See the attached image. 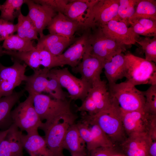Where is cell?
<instances>
[{
    "label": "cell",
    "mask_w": 156,
    "mask_h": 156,
    "mask_svg": "<svg viewBox=\"0 0 156 156\" xmlns=\"http://www.w3.org/2000/svg\"><path fill=\"white\" fill-rule=\"evenodd\" d=\"M2 46L0 45V56H1L4 54V50H3Z\"/></svg>",
    "instance_id": "bcb514c9"
},
{
    "label": "cell",
    "mask_w": 156,
    "mask_h": 156,
    "mask_svg": "<svg viewBox=\"0 0 156 156\" xmlns=\"http://www.w3.org/2000/svg\"><path fill=\"white\" fill-rule=\"evenodd\" d=\"M21 140L23 148L30 156H52L44 138L38 133L27 135L22 134Z\"/></svg>",
    "instance_id": "603a6c76"
},
{
    "label": "cell",
    "mask_w": 156,
    "mask_h": 156,
    "mask_svg": "<svg viewBox=\"0 0 156 156\" xmlns=\"http://www.w3.org/2000/svg\"><path fill=\"white\" fill-rule=\"evenodd\" d=\"M38 50L40 54V64L44 68L51 69L56 67L64 66L57 56L54 55L44 49Z\"/></svg>",
    "instance_id": "74e56055"
},
{
    "label": "cell",
    "mask_w": 156,
    "mask_h": 156,
    "mask_svg": "<svg viewBox=\"0 0 156 156\" xmlns=\"http://www.w3.org/2000/svg\"><path fill=\"white\" fill-rule=\"evenodd\" d=\"M119 0H98L89 9L86 23L101 27L114 20L116 16Z\"/></svg>",
    "instance_id": "30bf717a"
},
{
    "label": "cell",
    "mask_w": 156,
    "mask_h": 156,
    "mask_svg": "<svg viewBox=\"0 0 156 156\" xmlns=\"http://www.w3.org/2000/svg\"><path fill=\"white\" fill-rule=\"evenodd\" d=\"M90 27L68 18L63 13L59 12L53 18L47 27L50 34L62 36L68 38L75 37L77 32H82Z\"/></svg>",
    "instance_id": "7c38bea8"
},
{
    "label": "cell",
    "mask_w": 156,
    "mask_h": 156,
    "mask_svg": "<svg viewBox=\"0 0 156 156\" xmlns=\"http://www.w3.org/2000/svg\"><path fill=\"white\" fill-rule=\"evenodd\" d=\"M117 152L115 146L101 147L90 151V156H113Z\"/></svg>",
    "instance_id": "b9f144b4"
},
{
    "label": "cell",
    "mask_w": 156,
    "mask_h": 156,
    "mask_svg": "<svg viewBox=\"0 0 156 156\" xmlns=\"http://www.w3.org/2000/svg\"><path fill=\"white\" fill-rule=\"evenodd\" d=\"M82 118V121L88 125L94 138L97 148L101 147L114 146L105 133L96 124L91 120Z\"/></svg>",
    "instance_id": "e575fe53"
},
{
    "label": "cell",
    "mask_w": 156,
    "mask_h": 156,
    "mask_svg": "<svg viewBox=\"0 0 156 156\" xmlns=\"http://www.w3.org/2000/svg\"><path fill=\"white\" fill-rule=\"evenodd\" d=\"M128 22L137 35L150 37L156 36V20L135 17L129 18Z\"/></svg>",
    "instance_id": "4316f807"
},
{
    "label": "cell",
    "mask_w": 156,
    "mask_h": 156,
    "mask_svg": "<svg viewBox=\"0 0 156 156\" xmlns=\"http://www.w3.org/2000/svg\"><path fill=\"white\" fill-rule=\"evenodd\" d=\"M71 125L62 121L55 123L44 131L47 147L52 156H64L63 143L66 131Z\"/></svg>",
    "instance_id": "4fadbf2b"
},
{
    "label": "cell",
    "mask_w": 156,
    "mask_h": 156,
    "mask_svg": "<svg viewBox=\"0 0 156 156\" xmlns=\"http://www.w3.org/2000/svg\"><path fill=\"white\" fill-rule=\"evenodd\" d=\"M147 134L152 140H156V115H149Z\"/></svg>",
    "instance_id": "7bdbcfd3"
},
{
    "label": "cell",
    "mask_w": 156,
    "mask_h": 156,
    "mask_svg": "<svg viewBox=\"0 0 156 156\" xmlns=\"http://www.w3.org/2000/svg\"><path fill=\"white\" fill-rule=\"evenodd\" d=\"M63 148L68 150L71 156H87L89 155L86 143L81 137L76 124L70 125L68 128Z\"/></svg>",
    "instance_id": "ffe728a7"
},
{
    "label": "cell",
    "mask_w": 156,
    "mask_h": 156,
    "mask_svg": "<svg viewBox=\"0 0 156 156\" xmlns=\"http://www.w3.org/2000/svg\"><path fill=\"white\" fill-rule=\"evenodd\" d=\"M64 156H65V155Z\"/></svg>",
    "instance_id": "681fc988"
},
{
    "label": "cell",
    "mask_w": 156,
    "mask_h": 156,
    "mask_svg": "<svg viewBox=\"0 0 156 156\" xmlns=\"http://www.w3.org/2000/svg\"><path fill=\"white\" fill-rule=\"evenodd\" d=\"M8 131V129L5 131L0 130V145L2 140L5 138Z\"/></svg>",
    "instance_id": "f6af8a7d"
},
{
    "label": "cell",
    "mask_w": 156,
    "mask_h": 156,
    "mask_svg": "<svg viewBox=\"0 0 156 156\" xmlns=\"http://www.w3.org/2000/svg\"><path fill=\"white\" fill-rule=\"evenodd\" d=\"M91 26L85 29L82 34L69 48L57 57L64 66L67 65L72 68L77 66L81 62L85 52L90 46V36Z\"/></svg>",
    "instance_id": "8fae6325"
},
{
    "label": "cell",
    "mask_w": 156,
    "mask_h": 156,
    "mask_svg": "<svg viewBox=\"0 0 156 156\" xmlns=\"http://www.w3.org/2000/svg\"><path fill=\"white\" fill-rule=\"evenodd\" d=\"M90 47L84 54L82 61L76 67L72 68V71L79 73L80 78L92 85L101 79L100 75L103 69L105 60L90 53Z\"/></svg>",
    "instance_id": "9c48e42d"
},
{
    "label": "cell",
    "mask_w": 156,
    "mask_h": 156,
    "mask_svg": "<svg viewBox=\"0 0 156 156\" xmlns=\"http://www.w3.org/2000/svg\"><path fill=\"white\" fill-rule=\"evenodd\" d=\"M23 94V92H13L10 95L0 98V130L9 129L13 124L11 110Z\"/></svg>",
    "instance_id": "cb8c5ba5"
},
{
    "label": "cell",
    "mask_w": 156,
    "mask_h": 156,
    "mask_svg": "<svg viewBox=\"0 0 156 156\" xmlns=\"http://www.w3.org/2000/svg\"><path fill=\"white\" fill-rule=\"evenodd\" d=\"M112 97L117 101L123 110L144 111L145 99L143 92L127 81L108 85Z\"/></svg>",
    "instance_id": "277c9868"
},
{
    "label": "cell",
    "mask_w": 156,
    "mask_h": 156,
    "mask_svg": "<svg viewBox=\"0 0 156 156\" xmlns=\"http://www.w3.org/2000/svg\"><path fill=\"white\" fill-rule=\"evenodd\" d=\"M136 42L142 47L145 55V59L156 63V36L150 37L139 36L136 38Z\"/></svg>",
    "instance_id": "836d02e7"
},
{
    "label": "cell",
    "mask_w": 156,
    "mask_h": 156,
    "mask_svg": "<svg viewBox=\"0 0 156 156\" xmlns=\"http://www.w3.org/2000/svg\"><path fill=\"white\" fill-rule=\"evenodd\" d=\"M148 156H156V140H152L148 152Z\"/></svg>",
    "instance_id": "ee69618b"
},
{
    "label": "cell",
    "mask_w": 156,
    "mask_h": 156,
    "mask_svg": "<svg viewBox=\"0 0 156 156\" xmlns=\"http://www.w3.org/2000/svg\"><path fill=\"white\" fill-rule=\"evenodd\" d=\"M74 37L68 38L60 36L49 34L40 37L36 48L44 49L55 56L62 54L64 51L77 39Z\"/></svg>",
    "instance_id": "d6986e66"
},
{
    "label": "cell",
    "mask_w": 156,
    "mask_h": 156,
    "mask_svg": "<svg viewBox=\"0 0 156 156\" xmlns=\"http://www.w3.org/2000/svg\"><path fill=\"white\" fill-rule=\"evenodd\" d=\"M17 25L0 18V41L4 40L16 31Z\"/></svg>",
    "instance_id": "ab89813d"
},
{
    "label": "cell",
    "mask_w": 156,
    "mask_h": 156,
    "mask_svg": "<svg viewBox=\"0 0 156 156\" xmlns=\"http://www.w3.org/2000/svg\"><path fill=\"white\" fill-rule=\"evenodd\" d=\"M4 54L15 58L25 62L34 70L40 68L41 65L39 50L35 49L26 52H18L4 50Z\"/></svg>",
    "instance_id": "4dcf8cb0"
},
{
    "label": "cell",
    "mask_w": 156,
    "mask_h": 156,
    "mask_svg": "<svg viewBox=\"0 0 156 156\" xmlns=\"http://www.w3.org/2000/svg\"><path fill=\"white\" fill-rule=\"evenodd\" d=\"M26 0H6L1 4L0 18L12 22L21 12L22 5Z\"/></svg>",
    "instance_id": "f546056e"
},
{
    "label": "cell",
    "mask_w": 156,
    "mask_h": 156,
    "mask_svg": "<svg viewBox=\"0 0 156 156\" xmlns=\"http://www.w3.org/2000/svg\"><path fill=\"white\" fill-rule=\"evenodd\" d=\"M50 69L44 68L34 70V73L27 76L25 81V90L29 95H32L47 92L49 78L48 74Z\"/></svg>",
    "instance_id": "d4e9b609"
},
{
    "label": "cell",
    "mask_w": 156,
    "mask_h": 156,
    "mask_svg": "<svg viewBox=\"0 0 156 156\" xmlns=\"http://www.w3.org/2000/svg\"><path fill=\"white\" fill-rule=\"evenodd\" d=\"M135 17L156 20V0H139L135 13L130 18Z\"/></svg>",
    "instance_id": "d6a6232c"
},
{
    "label": "cell",
    "mask_w": 156,
    "mask_h": 156,
    "mask_svg": "<svg viewBox=\"0 0 156 156\" xmlns=\"http://www.w3.org/2000/svg\"><path fill=\"white\" fill-rule=\"evenodd\" d=\"M126 81L135 86L156 84V66L155 63L128 52L125 54Z\"/></svg>",
    "instance_id": "3957f363"
},
{
    "label": "cell",
    "mask_w": 156,
    "mask_h": 156,
    "mask_svg": "<svg viewBox=\"0 0 156 156\" xmlns=\"http://www.w3.org/2000/svg\"><path fill=\"white\" fill-rule=\"evenodd\" d=\"M77 110L88 113L90 115H94L98 113L94 101L88 94L82 101L81 106L78 108Z\"/></svg>",
    "instance_id": "60d3db41"
},
{
    "label": "cell",
    "mask_w": 156,
    "mask_h": 156,
    "mask_svg": "<svg viewBox=\"0 0 156 156\" xmlns=\"http://www.w3.org/2000/svg\"><path fill=\"white\" fill-rule=\"evenodd\" d=\"M29 12L27 16L33 22L40 37L44 35V30L57 13L49 6L26 0Z\"/></svg>",
    "instance_id": "9a60e30c"
},
{
    "label": "cell",
    "mask_w": 156,
    "mask_h": 156,
    "mask_svg": "<svg viewBox=\"0 0 156 156\" xmlns=\"http://www.w3.org/2000/svg\"><path fill=\"white\" fill-rule=\"evenodd\" d=\"M152 140L146 134H135L128 137L122 143L115 147L118 152L125 156H148Z\"/></svg>",
    "instance_id": "5bb4252c"
},
{
    "label": "cell",
    "mask_w": 156,
    "mask_h": 156,
    "mask_svg": "<svg viewBox=\"0 0 156 156\" xmlns=\"http://www.w3.org/2000/svg\"><path fill=\"white\" fill-rule=\"evenodd\" d=\"M120 112L123 127L127 137L135 134H148L150 114L142 111H125L121 108Z\"/></svg>",
    "instance_id": "e0dca14e"
},
{
    "label": "cell",
    "mask_w": 156,
    "mask_h": 156,
    "mask_svg": "<svg viewBox=\"0 0 156 156\" xmlns=\"http://www.w3.org/2000/svg\"><path fill=\"white\" fill-rule=\"evenodd\" d=\"M0 5H1V4H0Z\"/></svg>",
    "instance_id": "c3c4849f"
},
{
    "label": "cell",
    "mask_w": 156,
    "mask_h": 156,
    "mask_svg": "<svg viewBox=\"0 0 156 156\" xmlns=\"http://www.w3.org/2000/svg\"><path fill=\"white\" fill-rule=\"evenodd\" d=\"M27 66L25 64H22L16 60L10 66L0 63V98L11 94L16 87L25 81Z\"/></svg>",
    "instance_id": "ba28073f"
},
{
    "label": "cell",
    "mask_w": 156,
    "mask_h": 156,
    "mask_svg": "<svg viewBox=\"0 0 156 156\" xmlns=\"http://www.w3.org/2000/svg\"><path fill=\"white\" fill-rule=\"evenodd\" d=\"M76 125L81 137L86 143L89 154L90 151L97 148L93 135L86 123L82 121Z\"/></svg>",
    "instance_id": "d590c367"
},
{
    "label": "cell",
    "mask_w": 156,
    "mask_h": 156,
    "mask_svg": "<svg viewBox=\"0 0 156 156\" xmlns=\"http://www.w3.org/2000/svg\"><path fill=\"white\" fill-rule=\"evenodd\" d=\"M16 24L17 35L27 40H38V33L33 22L27 15L21 12L18 17Z\"/></svg>",
    "instance_id": "83f0119b"
},
{
    "label": "cell",
    "mask_w": 156,
    "mask_h": 156,
    "mask_svg": "<svg viewBox=\"0 0 156 156\" xmlns=\"http://www.w3.org/2000/svg\"><path fill=\"white\" fill-rule=\"evenodd\" d=\"M49 75L55 78L62 87L66 88L72 100L83 101L88 94L92 85L74 76L68 68L50 69Z\"/></svg>",
    "instance_id": "52a82bcc"
},
{
    "label": "cell",
    "mask_w": 156,
    "mask_h": 156,
    "mask_svg": "<svg viewBox=\"0 0 156 156\" xmlns=\"http://www.w3.org/2000/svg\"><path fill=\"white\" fill-rule=\"evenodd\" d=\"M35 2L47 5L56 12L63 13L66 5L70 1L68 0H34Z\"/></svg>",
    "instance_id": "f35d334b"
},
{
    "label": "cell",
    "mask_w": 156,
    "mask_h": 156,
    "mask_svg": "<svg viewBox=\"0 0 156 156\" xmlns=\"http://www.w3.org/2000/svg\"><path fill=\"white\" fill-rule=\"evenodd\" d=\"M108 89L106 81L101 80L93 84L88 92V94L96 105L98 113L108 110L116 101Z\"/></svg>",
    "instance_id": "44dd1931"
},
{
    "label": "cell",
    "mask_w": 156,
    "mask_h": 156,
    "mask_svg": "<svg viewBox=\"0 0 156 156\" xmlns=\"http://www.w3.org/2000/svg\"><path fill=\"white\" fill-rule=\"evenodd\" d=\"M101 27L106 35L125 46L136 43V38L139 36L131 27H128L125 23L115 20L110 21Z\"/></svg>",
    "instance_id": "2e32d148"
},
{
    "label": "cell",
    "mask_w": 156,
    "mask_h": 156,
    "mask_svg": "<svg viewBox=\"0 0 156 156\" xmlns=\"http://www.w3.org/2000/svg\"><path fill=\"white\" fill-rule=\"evenodd\" d=\"M139 0H119L117 14L114 19L129 25V20L135 13Z\"/></svg>",
    "instance_id": "1f68e13d"
},
{
    "label": "cell",
    "mask_w": 156,
    "mask_h": 156,
    "mask_svg": "<svg viewBox=\"0 0 156 156\" xmlns=\"http://www.w3.org/2000/svg\"><path fill=\"white\" fill-rule=\"evenodd\" d=\"M103 69L108 85L116 83L118 80L125 77L126 67L125 54L122 53L105 60Z\"/></svg>",
    "instance_id": "7402d4cb"
},
{
    "label": "cell",
    "mask_w": 156,
    "mask_h": 156,
    "mask_svg": "<svg viewBox=\"0 0 156 156\" xmlns=\"http://www.w3.org/2000/svg\"><path fill=\"white\" fill-rule=\"evenodd\" d=\"M11 116L13 123L27 134L38 133V129H42L44 127V123L35 110L31 95L12 111Z\"/></svg>",
    "instance_id": "5b68a950"
},
{
    "label": "cell",
    "mask_w": 156,
    "mask_h": 156,
    "mask_svg": "<svg viewBox=\"0 0 156 156\" xmlns=\"http://www.w3.org/2000/svg\"><path fill=\"white\" fill-rule=\"evenodd\" d=\"M143 92L145 99L144 112L156 115V84L151 85L146 91Z\"/></svg>",
    "instance_id": "8d00e7d4"
},
{
    "label": "cell",
    "mask_w": 156,
    "mask_h": 156,
    "mask_svg": "<svg viewBox=\"0 0 156 156\" xmlns=\"http://www.w3.org/2000/svg\"><path fill=\"white\" fill-rule=\"evenodd\" d=\"M31 96L35 109L41 120H46L42 129L44 131L62 120L71 125L74 124L77 117L72 112L70 102L66 99H52L42 93Z\"/></svg>",
    "instance_id": "6da1fadb"
},
{
    "label": "cell",
    "mask_w": 156,
    "mask_h": 156,
    "mask_svg": "<svg viewBox=\"0 0 156 156\" xmlns=\"http://www.w3.org/2000/svg\"><path fill=\"white\" fill-rule=\"evenodd\" d=\"M22 132L14 123L0 145V156H23Z\"/></svg>",
    "instance_id": "ac0fdd59"
},
{
    "label": "cell",
    "mask_w": 156,
    "mask_h": 156,
    "mask_svg": "<svg viewBox=\"0 0 156 156\" xmlns=\"http://www.w3.org/2000/svg\"><path fill=\"white\" fill-rule=\"evenodd\" d=\"M90 53L105 60L125 51L126 46L108 36L101 27L92 25L90 36Z\"/></svg>",
    "instance_id": "8992f818"
},
{
    "label": "cell",
    "mask_w": 156,
    "mask_h": 156,
    "mask_svg": "<svg viewBox=\"0 0 156 156\" xmlns=\"http://www.w3.org/2000/svg\"><path fill=\"white\" fill-rule=\"evenodd\" d=\"M5 50L18 52H26L36 49L34 41L25 40L17 34L12 35L4 40L2 46Z\"/></svg>",
    "instance_id": "f1b7e54d"
},
{
    "label": "cell",
    "mask_w": 156,
    "mask_h": 156,
    "mask_svg": "<svg viewBox=\"0 0 156 156\" xmlns=\"http://www.w3.org/2000/svg\"><path fill=\"white\" fill-rule=\"evenodd\" d=\"M97 1L70 0L66 5L63 14L73 20L87 25L83 16L85 15L86 20V15L89 9Z\"/></svg>",
    "instance_id": "484cf974"
},
{
    "label": "cell",
    "mask_w": 156,
    "mask_h": 156,
    "mask_svg": "<svg viewBox=\"0 0 156 156\" xmlns=\"http://www.w3.org/2000/svg\"><path fill=\"white\" fill-rule=\"evenodd\" d=\"M113 156H125L122 154L118 152L115 153Z\"/></svg>",
    "instance_id": "7dc6e473"
},
{
    "label": "cell",
    "mask_w": 156,
    "mask_h": 156,
    "mask_svg": "<svg viewBox=\"0 0 156 156\" xmlns=\"http://www.w3.org/2000/svg\"><path fill=\"white\" fill-rule=\"evenodd\" d=\"M81 112L82 118L96 124L114 146L120 144L127 138L122 124L120 108L116 100L108 110L94 115Z\"/></svg>",
    "instance_id": "7a4b0ae2"
}]
</instances>
